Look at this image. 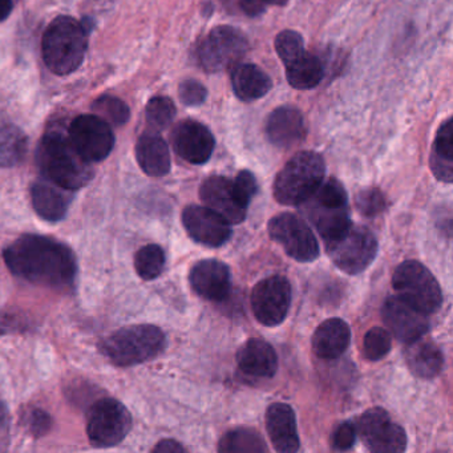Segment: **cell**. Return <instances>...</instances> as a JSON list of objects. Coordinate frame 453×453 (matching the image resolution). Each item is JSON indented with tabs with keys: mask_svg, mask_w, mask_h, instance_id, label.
Instances as JSON below:
<instances>
[{
	"mask_svg": "<svg viewBox=\"0 0 453 453\" xmlns=\"http://www.w3.org/2000/svg\"><path fill=\"white\" fill-rule=\"evenodd\" d=\"M165 253L163 248L155 243L145 245L134 256V269L144 280H153L160 277L165 267Z\"/></svg>",
	"mask_w": 453,
	"mask_h": 453,
	"instance_id": "cell-32",
	"label": "cell"
},
{
	"mask_svg": "<svg viewBox=\"0 0 453 453\" xmlns=\"http://www.w3.org/2000/svg\"><path fill=\"white\" fill-rule=\"evenodd\" d=\"M384 323L397 341L408 344L423 338L429 330L428 315L405 303L397 296H389L381 309Z\"/></svg>",
	"mask_w": 453,
	"mask_h": 453,
	"instance_id": "cell-16",
	"label": "cell"
},
{
	"mask_svg": "<svg viewBox=\"0 0 453 453\" xmlns=\"http://www.w3.org/2000/svg\"><path fill=\"white\" fill-rule=\"evenodd\" d=\"M95 115L113 124L115 127L126 126L131 118V110L126 102L115 96H102L92 103Z\"/></svg>",
	"mask_w": 453,
	"mask_h": 453,
	"instance_id": "cell-33",
	"label": "cell"
},
{
	"mask_svg": "<svg viewBox=\"0 0 453 453\" xmlns=\"http://www.w3.org/2000/svg\"><path fill=\"white\" fill-rule=\"evenodd\" d=\"M36 164L44 180L70 192L81 189L94 179L91 163L84 160L68 137L50 132L42 137L36 150Z\"/></svg>",
	"mask_w": 453,
	"mask_h": 453,
	"instance_id": "cell-3",
	"label": "cell"
},
{
	"mask_svg": "<svg viewBox=\"0 0 453 453\" xmlns=\"http://www.w3.org/2000/svg\"><path fill=\"white\" fill-rule=\"evenodd\" d=\"M453 120L448 119L441 124L434 139L431 155V171L439 181L450 184L453 180Z\"/></svg>",
	"mask_w": 453,
	"mask_h": 453,
	"instance_id": "cell-30",
	"label": "cell"
},
{
	"mask_svg": "<svg viewBox=\"0 0 453 453\" xmlns=\"http://www.w3.org/2000/svg\"><path fill=\"white\" fill-rule=\"evenodd\" d=\"M164 331L153 325L119 328L99 344L100 352L116 367H132L157 357L165 349Z\"/></svg>",
	"mask_w": 453,
	"mask_h": 453,
	"instance_id": "cell-4",
	"label": "cell"
},
{
	"mask_svg": "<svg viewBox=\"0 0 453 453\" xmlns=\"http://www.w3.org/2000/svg\"><path fill=\"white\" fill-rule=\"evenodd\" d=\"M351 330L344 320L331 318L320 323L312 335V349L320 359H336L349 349Z\"/></svg>",
	"mask_w": 453,
	"mask_h": 453,
	"instance_id": "cell-23",
	"label": "cell"
},
{
	"mask_svg": "<svg viewBox=\"0 0 453 453\" xmlns=\"http://www.w3.org/2000/svg\"><path fill=\"white\" fill-rule=\"evenodd\" d=\"M357 441V428L351 423H342L336 426L331 439L334 449L349 450Z\"/></svg>",
	"mask_w": 453,
	"mask_h": 453,
	"instance_id": "cell-42",
	"label": "cell"
},
{
	"mask_svg": "<svg viewBox=\"0 0 453 453\" xmlns=\"http://www.w3.org/2000/svg\"><path fill=\"white\" fill-rule=\"evenodd\" d=\"M237 365L246 375L273 378L278 370L277 352L264 339L251 338L238 349Z\"/></svg>",
	"mask_w": 453,
	"mask_h": 453,
	"instance_id": "cell-21",
	"label": "cell"
},
{
	"mask_svg": "<svg viewBox=\"0 0 453 453\" xmlns=\"http://www.w3.org/2000/svg\"><path fill=\"white\" fill-rule=\"evenodd\" d=\"M219 450L224 453H261L267 452V445L254 429L238 428L222 437Z\"/></svg>",
	"mask_w": 453,
	"mask_h": 453,
	"instance_id": "cell-31",
	"label": "cell"
},
{
	"mask_svg": "<svg viewBox=\"0 0 453 453\" xmlns=\"http://www.w3.org/2000/svg\"><path fill=\"white\" fill-rule=\"evenodd\" d=\"M94 26L68 15H60L50 23L42 39V55L52 73L67 76L81 68Z\"/></svg>",
	"mask_w": 453,
	"mask_h": 453,
	"instance_id": "cell-2",
	"label": "cell"
},
{
	"mask_svg": "<svg viewBox=\"0 0 453 453\" xmlns=\"http://www.w3.org/2000/svg\"><path fill=\"white\" fill-rule=\"evenodd\" d=\"M269 142L278 148L294 147L306 137V126L301 111L290 105H283L270 113L266 123Z\"/></svg>",
	"mask_w": 453,
	"mask_h": 453,
	"instance_id": "cell-19",
	"label": "cell"
},
{
	"mask_svg": "<svg viewBox=\"0 0 453 453\" xmlns=\"http://www.w3.org/2000/svg\"><path fill=\"white\" fill-rule=\"evenodd\" d=\"M270 238L280 246L290 258L312 262L319 257V245L309 225L293 213L273 217L267 225Z\"/></svg>",
	"mask_w": 453,
	"mask_h": 453,
	"instance_id": "cell-10",
	"label": "cell"
},
{
	"mask_svg": "<svg viewBox=\"0 0 453 453\" xmlns=\"http://www.w3.org/2000/svg\"><path fill=\"white\" fill-rule=\"evenodd\" d=\"M65 192L67 190L57 187L47 180L36 181L31 188V203H33L34 211L46 221H62L67 214L71 201Z\"/></svg>",
	"mask_w": 453,
	"mask_h": 453,
	"instance_id": "cell-24",
	"label": "cell"
},
{
	"mask_svg": "<svg viewBox=\"0 0 453 453\" xmlns=\"http://www.w3.org/2000/svg\"><path fill=\"white\" fill-rule=\"evenodd\" d=\"M233 184H234L235 192L240 196L242 203L249 206L251 198L256 196L257 190H258L256 176L251 172L241 171L235 180H233Z\"/></svg>",
	"mask_w": 453,
	"mask_h": 453,
	"instance_id": "cell-41",
	"label": "cell"
},
{
	"mask_svg": "<svg viewBox=\"0 0 453 453\" xmlns=\"http://www.w3.org/2000/svg\"><path fill=\"white\" fill-rule=\"evenodd\" d=\"M179 96L182 104L187 107H198L205 103L208 97V91H206L203 84L195 79H188L182 81L179 87Z\"/></svg>",
	"mask_w": 453,
	"mask_h": 453,
	"instance_id": "cell-39",
	"label": "cell"
},
{
	"mask_svg": "<svg viewBox=\"0 0 453 453\" xmlns=\"http://www.w3.org/2000/svg\"><path fill=\"white\" fill-rule=\"evenodd\" d=\"M275 51H277L278 57L282 60L283 65H288L291 60L296 59L306 51L303 38H302L301 34L296 33V31H282L275 38Z\"/></svg>",
	"mask_w": 453,
	"mask_h": 453,
	"instance_id": "cell-36",
	"label": "cell"
},
{
	"mask_svg": "<svg viewBox=\"0 0 453 453\" xmlns=\"http://www.w3.org/2000/svg\"><path fill=\"white\" fill-rule=\"evenodd\" d=\"M266 431L277 452L294 453L299 449L298 428L293 408L285 403H273L266 411Z\"/></svg>",
	"mask_w": 453,
	"mask_h": 453,
	"instance_id": "cell-20",
	"label": "cell"
},
{
	"mask_svg": "<svg viewBox=\"0 0 453 453\" xmlns=\"http://www.w3.org/2000/svg\"><path fill=\"white\" fill-rule=\"evenodd\" d=\"M310 219L325 242L339 237L352 224L349 219V205H325L314 200L310 205Z\"/></svg>",
	"mask_w": 453,
	"mask_h": 453,
	"instance_id": "cell-27",
	"label": "cell"
},
{
	"mask_svg": "<svg viewBox=\"0 0 453 453\" xmlns=\"http://www.w3.org/2000/svg\"><path fill=\"white\" fill-rule=\"evenodd\" d=\"M23 423L34 437H42L49 434L51 429L52 418L46 411L41 410V408H33L26 413Z\"/></svg>",
	"mask_w": 453,
	"mask_h": 453,
	"instance_id": "cell-40",
	"label": "cell"
},
{
	"mask_svg": "<svg viewBox=\"0 0 453 453\" xmlns=\"http://www.w3.org/2000/svg\"><path fill=\"white\" fill-rule=\"evenodd\" d=\"M357 436L370 452L400 453L407 449V434L383 408H370L357 420Z\"/></svg>",
	"mask_w": 453,
	"mask_h": 453,
	"instance_id": "cell-11",
	"label": "cell"
},
{
	"mask_svg": "<svg viewBox=\"0 0 453 453\" xmlns=\"http://www.w3.org/2000/svg\"><path fill=\"white\" fill-rule=\"evenodd\" d=\"M33 320L23 314L0 311V336L27 333L33 328Z\"/></svg>",
	"mask_w": 453,
	"mask_h": 453,
	"instance_id": "cell-38",
	"label": "cell"
},
{
	"mask_svg": "<svg viewBox=\"0 0 453 453\" xmlns=\"http://www.w3.org/2000/svg\"><path fill=\"white\" fill-rule=\"evenodd\" d=\"M288 0H240L241 7L249 17H258L266 6H285Z\"/></svg>",
	"mask_w": 453,
	"mask_h": 453,
	"instance_id": "cell-43",
	"label": "cell"
},
{
	"mask_svg": "<svg viewBox=\"0 0 453 453\" xmlns=\"http://www.w3.org/2000/svg\"><path fill=\"white\" fill-rule=\"evenodd\" d=\"M389 349H391V335L386 328L376 326L367 331L363 341V354L365 359L372 362L383 359Z\"/></svg>",
	"mask_w": 453,
	"mask_h": 453,
	"instance_id": "cell-35",
	"label": "cell"
},
{
	"mask_svg": "<svg viewBox=\"0 0 453 453\" xmlns=\"http://www.w3.org/2000/svg\"><path fill=\"white\" fill-rule=\"evenodd\" d=\"M4 258L12 274L52 290L71 288L78 273L73 251L47 235H22L4 249Z\"/></svg>",
	"mask_w": 453,
	"mask_h": 453,
	"instance_id": "cell-1",
	"label": "cell"
},
{
	"mask_svg": "<svg viewBox=\"0 0 453 453\" xmlns=\"http://www.w3.org/2000/svg\"><path fill=\"white\" fill-rule=\"evenodd\" d=\"M14 9V2L12 0H0V23L6 20L12 15Z\"/></svg>",
	"mask_w": 453,
	"mask_h": 453,
	"instance_id": "cell-45",
	"label": "cell"
},
{
	"mask_svg": "<svg viewBox=\"0 0 453 453\" xmlns=\"http://www.w3.org/2000/svg\"><path fill=\"white\" fill-rule=\"evenodd\" d=\"M68 140L76 152L91 164L105 160L112 153L116 142L110 124L95 113L73 119L68 129Z\"/></svg>",
	"mask_w": 453,
	"mask_h": 453,
	"instance_id": "cell-12",
	"label": "cell"
},
{
	"mask_svg": "<svg viewBox=\"0 0 453 453\" xmlns=\"http://www.w3.org/2000/svg\"><path fill=\"white\" fill-rule=\"evenodd\" d=\"M251 310L261 325L273 327L286 319L291 304V285L282 275L259 280L250 296Z\"/></svg>",
	"mask_w": 453,
	"mask_h": 453,
	"instance_id": "cell-13",
	"label": "cell"
},
{
	"mask_svg": "<svg viewBox=\"0 0 453 453\" xmlns=\"http://www.w3.org/2000/svg\"><path fill=\"white\" fill-rule=\"evenodd\" d=\"M232 86L241 102L251 103L266 96L272 91L273 81L258 65H237L233 68Z\"/></svg>",
	"mask_w": 453,
	"mask_h": 453,
	"instance_id": "cell-25",
	"label": "cell"
},
{
	"mask_svg": "<svg viewBox=\"0 0 453 453\" xmlns=\"http://www.w3.org/2000/svg\"><path fill=\"white\" fill-rule=\"evenodd\" d=\"M200 196L208 208L224 217L230 225L241 224L245 219L249 206L235 192L233 180L224 176L208 177L201 185Z\"/></svg>",
	"mask_w": 453,
	"mask_h": 453,
	"instance_id": "cell-17",
	"label": "cell"
},
{
	"mask_svg": "<svg viewBox=\"0 0 453 453\" xmlns=\"http://www.w3.org/2000/svg\"><path fill=\"white\" fill-rule=\"evenodd\" d=\"M285 65L288 84L301 91L315 88L325 78V67L319 58L307 51Z\"/></svg>",
	"mask_w": 453,
	"mask_h": 453,
	"instance_id": "cell-29",
	"label": "cell"
},
{
	"mask_svg": "<svg viewBox=\"0 0 453 453\" xmlns=\"http://www.w3.org/2000/svg\"><path fill=\"white\" fill-rule=\"evenodd\" d=\"M140 168L150 177H164L171 172V153L165 140L156 131L145 132L136 142Z\"/></svg>",
	"mask_w": 453,
	"mask_h": 453,
	"instance_id": "cell-22",
	"label": "cell"
},
{
	"mask_svg": "<svg viewBox=\"0 0 453 453\" xmlns=\"http://www.w3.org/2000/svg\"><path fill=\"white\" fill-rule=\"evenodd\" d=\"M132 431V415L119 400L107 397L92 405L87 420V436L94 447H116Z\"/></svg>",
	"mask_w": 453,
	"mask_h": 453,
	"instance_id": "cell-9",
	"label": "cell"
},
{
	"mask_svg": "<svg viewBox=\"0 0 453 453\" xmlns=\"http://www.w3.org/2000/svg\"><path fill=\"white\" fill-rule=\"evenodd\" d=\"M174 152L193 165H201L213 155L216 140L208 127L200 121H180L172 132Z\"/></svg>",
	"mask_w": 453,
	"mask_h": 453,
	"instance_id": "cell-15",
	"label": "cell"
},
{
	"mask_svg": "<svg viewBox=\"0 0 453 453\" xmlns=\"http://www.w3.org/2000/svg\"><path fill=\"white\" fill-rule=\"evenodd\" d=\"M7 420H9V410H7L4 400H0V431L4 428Z\"/></svg>",
	"mask_w": 453,
	"mask_h": 453,
	"instance_id": "cell-46",
	"label": "cell"
},
{
	"mask_svg": "<svg viewBox=\"0 0 453 453\" xmlns=\"http://www.w3.org/2000/svg\"><path fill=\"white\" fill-rule=\"evenodd\" d=\"M28 139L25 131L7 119H0V168H14L25 161Z\"/></svg>",
	"mask_w": 453,
	"mask_h": 453,
	"instance_id": "cell-28",
	"label": "cell"
},
{
	"mask_svg": "<svg viewBox=\"0 0 453 453\" xmlns=\"http://www.w3.org/2000/svg\"><path fill=\"white\" fill-rule=\"evenodd\" d=\"M176 105L166 96H156L150 99L145 110L148 126L153 131H164L173 123L176 118Z\"/></svg>",
	"mask_w": 453,
	"mask_h": 453,
	"instance_id": "cell-34",
	"label": "cell"
},
{
	"mask_svg": "<svg viewBox=\"0 0 453 453\" xmlns=\"http://www.w3.org/2000/svg\"><path fill=\"white\" fill-rule=\"evenodd\" d=\"M189 282L193 291L205 301L222 302L232 290V273L219 259H203L190 270Z\"/></svg>",
	"mask_w": 453,
	"mask_h": 453,
	"instance_id": "cell-18",
	"label": "cell"
},
{
	"mask_svg": "<svg viewBox=\"0 0 453 453\" xmlns=\"http://www.w3.org/2000/svg\"><path fill=\"white\" fill-rule=\"evenodd\" d=\"M386 197L378 188H367L357 196V208L365 217H375L386 209Z\"/></svg>",
	"mask_w": 453,
	"mask_h": 453,
	"instance_id": "cell-37",
	"label": "cell"
},
{
	"mask_svg": "<svg viewBox=\"0 0 453 453\" xmlns=\"http://www.w3.org/2000/svg\"><path fill=\"white\" fill-rule=\"evenodd\" d=\"M325 173L322 156L311 150L296 153L275 177L273 195L280 205H302L317 192Z\"/></svg>",
	"mask_w": 453,
	"mask_h": 453,
	"instance_id": "cell-5",
	"label": "cell"
},
{
	"mask_svg": "<svg viewBox=\"0 0 453 453\" xmlns=\"http://www.w3.org/2000/svg\"><path fill=\"white\" fill-rule=\"evenodd\" d=\"M392 286L400 299L426 315L434 314L441 306V288L421 262L400 264L392 275Z\"/></svg>",
	"mask_w": 453,
	"mask_h": 453,
	"instance_id": "cell-6",
	"label": "cell"
},
{
	"mask_svg": "<svg viewBox=\"0 0 453 453\" xmlns=\"http://www.w3.org/2000/svg\"><path fill=\"white\" fill-rule=\"evenodd\" d=\"M405 362L413 375L420 379H434L444 365V357L437 344L423 338L408 343L404 351Z\"/></svg>",
	"mask_w": 453,
	"mask_h": 453,
	"instance_id": "cell-26",
	"label": "cell"
},
{
	"mask_svg": "<svg viewBox=\"0 0 453 453\" xmlns=\"http://www.w3.org/2000/svg\"><path fill=\"white\" fill-rule=\"evenodd\" d=\"M153 452L181 453L185 452V448L182 447L180 442L174 441V440H163V441L158 442V444L153 448Z\"/></svg>",
	"mask_w": 453,
	"mask_h": 453,
	"instance_id": "cell-44",
	"label": "cell"
},
{
	"mask_svg": "<svg viewBox=\"0 0 453 453\" xmlns=\"http://www.w3.org/2000/svg\"><path fill=\"white\" fill-rule=\"evenodd\" d=\"M182 225L195 242L219 248L232 238L229 222L208 206L189 205L182 211Z\"/></svg>",
	"mask_w": 453,
	"mask_h": 453,
	"instance_id": "cell-14",
	"label": "cell"
},
{
	"mask_svg": "<svg viewBox=\"0 0 453 453\" xmlns=\"http://www.w3.org/2000/svg\"><path fill=\"white\" fill-rule=\"evenodd\" d=\"M248 50L249 42L242 31L219 26L198 44V65L208 73H224L237 65Z\"/></svg>",
	"mask_w": 453,
	"mask_h": 453,
	"instance_id": "cell-8",
	"label": "cell"
},
{
	"mask_svg": "<svg viewBox=\"0 0 453 453\" xmlns=\"http://www.w3.org/2000/svg\"><path fill=\"white\" fill-rule=\"evenodd\" d=\"M325 245L333 264L349 275L365 272L378 256L375 235L362 225H349L346 232Z\"/></svg>",
	"mask_w": 453,
	"mask_h": 453,
	"instance_id": "cell-7",
	"label": "cell"
}]
</instances>
